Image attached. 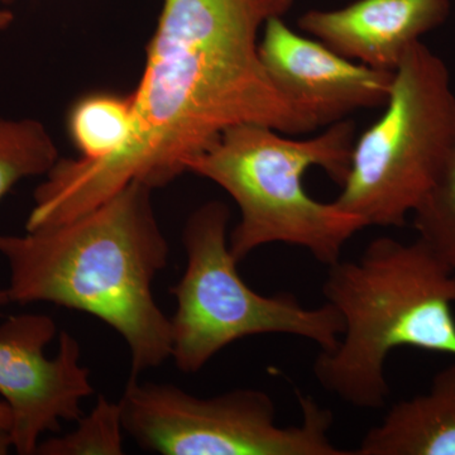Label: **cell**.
<instances>
[{"mask_svg":"<svg viewBox=\"0 0 455 455\" xmlns=\"http://www.w3.org/2000/svg\"><path fill=\"white\" fill-rule=\"evenodd\" d=\"M2 2H4V3H12V2H13V0H2Z\"/></svg>","mask_w":455,"mask_h":455,"instance_id":"d6986e66","label":"cell"},{"mask_svg":"<svg viewBox=\"0 0 455 455\" xmlns=\"http://www.w3.org/2000/svg\"><path fill=\"white\" fill-rule=\"evenodd\" d=\"M353 455H455V362L425 394L398 401Z\"/></svg>","mask_w":455,"mask_h":455,"instance_id":"8fae6325","label":"cell"},{"mask_svg":"<svg viewBox=\"0 0 455 455\" xmlns=\"http://www.w3.org/2000/svg\"><path fill=\"white\" fill-rule=\"evenodd\" d=\"M71 433L40 443L41 455H121L124 453V427L119 403L98 397L89 415L76 421Z\"/></svg>","mask_w":455,"mask_h":455,"instance_id":"5bb4252c","label":"cell"},{"mask_svg":"<svg viewBox=\"0 0 455 455\" xmlns=\"http://www.w3.org/2000/svg\"><path fill=\"white\" fill-rule=\"evenodd\" d=\"M323 293L340 314L343 333L317 355L314 374L343 403L385 406L386 362L395 349L455 357V269L419 238L373 239L358 259L329 266Z\"/></svg>","mask_w":455,"mask_h":455,"instance_id":"3957f363","label":"cell"},{"mask_svg":"<svg viewBox=\"0 0 455 455\" xmlns=\"http://www.w3.org/2000/svg\"><path fill=\"white\" fill-rule=\"evenodd\" d=\"M12 412L11 409L4 401H0V427L5 430H11Z\"/></svg>","mask_w":455,"mask_h":455,"instance_id":"2e32d148","label":"cell"},{"mask_svg":"<svg viewBox=\"0 0 455 455\" xmlns=\"http://www.w3.org/2000/svg\"><path fill=\"white\" fill-rule=\"evenodd\" d=\"M8 302L7 290H0V305ZM55 334L46 315L12 316L0 325V396L11 409L9 434L20 455L36 454L41 436L60 431L61 421L79 420L84 398L94 392L73 335L62 331L56 357L44 355Z\"/></svg>","mask_w":455,"mask_h":455,"instance_id":"ba28073f","label":"cell"},{"mask_svg":"<svg viewBox=\"0 0 455 455\" xmlns=\"http://www.w3.org/2000/svg\"><path fill=\"white\" fill-rule=\"evenodd\" d=\"M125 433L164 455H353L333 444V414L300 396V424L280 427L266 392L242 388L197 397L131 376L118 401Z\"/></svg>","mask_w":455,"mask_h":455,"instance_id":"52a82bcc","label":"cell"},{"mask_svg":"<svg viewBox=\"0 0 455 455\" xmlns=\"http://www.w3.org/2000/svg\"><path fill=\"white\" fill-rule=\"evenodd\" d=\"M13 22V14L9 11H0V29H5Z\"/></svg>","mask_w":455,"mask_h":455,"instance_id":"ac0fdd59","label":"cell"},{"mask_svg":"<svg viewBox=\"0 0 455 455\" xmlns=\"http://www.w3.org/2000/svg\"><path fill=\"white\" fill-rule=\"evenodd\" d=\"M295 0H164L134 90V128L121 151L100 161L59 160L35 191L33 218L64 223L131 182L157 188L188 172L221 133L259 124L289 136L317 125L272 82L259 33Z\"/></svg>","mask_w":455,"mask_h":455,"instance_id":"6da1fadb","label":"cell"},{"mask_svg":"<svg viewBox=\"0 0 455 455\" xmlns=\"http://www.w3.org/2000/svg\"><path fill=\"white\" fill-rule=\"evenodd\" d=\"M57 161L55 142L42 123L0 118V200L20 180L49 172Z\"/></svg>","mask_w":455,"mask_h":455,"instance_id":"4fadbf2b","label":"cell"},{"mask_svg":"<svg viewBox=\"0 0 455 455\" xmlns=\"http://www.w3.org/2000/svg\"><path fill=\"white\" fill-rule=\"evenodd\" d=\"M259 55L276 88L320 127L350 113L385 106L394 79L346 59L319 40L305 37L271 18L263 27Z\"/></svg>","mask_w":455,"mask_h":455,"instance_id":"9c48e42d","label":"cell"},{"mask_svg":"<svg viewBox=\"0 0 455 455\" xmlns=\"http://www.w3.org/2000/svg\"><path fill=\"white\" fill-rule=\"evenodd\" d=\"M152 190L131 182L74 220L26 235H0V253L11 271L9 301L52 302L98 317L127 343L137 377L161 366L172 352L171 320L154 295L170 248Z\"/></svg>","mask_w":455,"mask_h":455,"instance_id":"7a4b0ae2","label":"cell"},{"mask_svg":"<svg viewBox=\"0 0 455 455\" xmlns=\"http://www.w3.org/2000/svg\"><path fill=\"white\" fill-rule=\"evenodd\" d=\"M412 218L418 238L455 269V140L438 179Z\"/></svg>","mask_w":455,"mask_h":455,"instance_id":"9a60e30c","label":"cell"},{"mask_svg":"<svg viewBox=\"0 0 455 455\" xmlns=\"http://www.w3.org/2000/svg\"><path fill=\"white\" fill-rule=\"evenodd\" d=\"M292 137L266 125H236L188 161V172L211 180L238 206L241 220L229 238L238 263L262 245L286 243L331 266L341 259L349 239L368 228L335 202H317L304 184L313 167L343 184L355 140V123L344 119L317 136Z\"/></svg>","mask_w":455,"mask_h":455,"instance_id":"277c9868","label":"cell"},{"mask_svg":"<svg viewBox=\"0 0 455 455\" xmlns=\"http://www.w3.org/2000/svg\"><path fill=\"white\" fill-rule=\"evenodd\" d=\"M134 128L133 94L92 92L68 114V136L83 160L100 161L121 151Z\"/></svg>","mask_w":455,"mask_h":455,"instance_id":"7c38bea8","label":"cell"},{"mask_svg":"<svg viewBox=\"0 0 455 455\" xmlns=\"http://www.w3.org/2000/svg\"><path fill=\"white\" fill-rule=\"evenodd\" d=\"M12 448L13 445H12L11 434L8 430L0 427V455L8 454Z\"/></svg>","mask_w":455,"mask_h":455,"instance_id":"e0dca14e","label":"cell"},{"mask_svg":"<svg viewBox=\"0 0 455 455\" xmlns=\"http://www.w3.org/2000/svg\"><path fill=\"white\" fill-rule=\"evenodd\" d=\"M449 13L451 0H355L331 11L311 9L298 25L346 59L394 73L407 51L444 25Z\"/></svg>","mask_w":455,"mask_h":455,"instance_id":"30bf717a","label":"cell"},{"mask_svg":"<svg viewBox=\"0 0 455 455\" xmlns=\"http://www.w3.org/2000/svg\"><path fill=\"white\" fill-rule=\"evenodd\" d=\"M454 140L451 73L418 42L394 71L385 112L355 137L335 204L368 227L405 226L438 179Z\"/></svg>","mask_w":455,"mask_h":455,"instance_id":"5b68a950","label":"cell"},{"mask_svg":"<svg viewBox=\"0 0 455 455\" xmlns=\"http://www.w3.org/2000/svg\"><path fill=\"white\" fill-rule=\"evenodd\" d=\"M229 220L226 204L209 202L185 226L187 269L170 290L178 302L170 319L171 358L179 370L199 372L220 350L251 335H295L334 349L343 333L334 307L309 309L291 293L260 295L239 276L227 235Z\"/></svg>","mask_w":455,"mask_h":455,"instance_id":"8992f818","label":"cell"}]
</instances>
